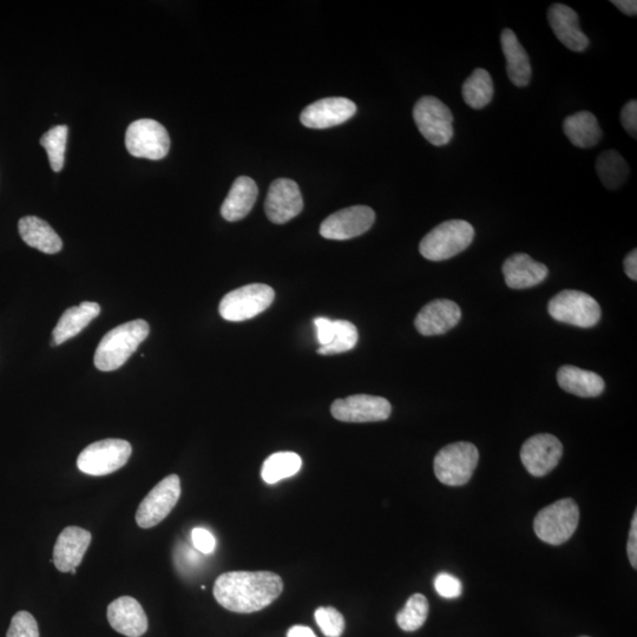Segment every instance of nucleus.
I'll list each match as a JSON object with an SVG mask.
<instances>
[{"label":"nucleus","instance_id":"40","mask_svg":"<svg viewBox=\"0 0 637 637\" xmlns=\"http://www.w3.org/2000/svg\"><path fill=\"white\" fill-rule=\"evenodd\" d=\"M628 556L630 564L633 568H637V512L635 511L632 528H630L629 540H628Z\"/></svg>","mask_w":637,"mask_h":637},{"label":"nucleus","instance_id":"33","mask_svg":"<svg viewBox=\"0 0 637 637\" xmlns=\"http://www.w3.org/2000/svg\"><path fill=\"white\" fill-rule=\"evenodd\" d=\"M69 129L67 126L51 128L42 136L41 144L47 150L50 166L59 173L64 167L65 149H67Z\"/></svg>","mask_w":637,"mask_h":637},{"label":"nucleus","instance_id":"12","mask_svg":"<svg viewBox=\"0 0 637 637\" xmlns=\"http://www.w3.org/2000/svg\"><path fill=\"white\" fill-rule=\"evenodd\" d=\"M391 412L389 400L369 394L338 399L331 406L332 416L345 423L383 422L390 418Z\"/></svg>","mask_w":637,"mask_h":637},{"label":"nucleus","instance_id":"9","mask_svg":"<svg viewBox=\"0 0 637 637\" xmlns=\"http://www.w3.org/2000/svg\"><path fill=\"white\" fill-rule=\"evenodd\" d=\"M413 118L426 140L433 146L443 147L453 137V115L448 105L436 97L420 98L413 109Z\"/></svg>","mask_w":637,"mask_h":637},{"label":"nucleus","instance_id":"8","mask_svg":"<svg viewBox=\"0 0 637 637\" xmlns=\"http://www.w3.org/2000/svg\"><path fill=\"white\" fill-rule=\"evenodd\" d=\"M548 311L556 321L581 328L594 327L601 319V306L589 294L567 290L550 300Z\"/></svg>","mask_w":637,"mask_h":637},{"label":"nucleus","instance_id":"31","mask_svg":"<svg viewBox=\"0 0 637 637\" xmlns=\"http://www.w3.org/2000/svg\"><path fill=\"white\" fill-rule=\"evenodd\" d=\"M429 615V601L422 594L412 595L397 615V623L404 632H416L424 626Z\"/></svg>","mask_w":637,"mask_h":637},{"label":"nucleus","instance_id":"39","mask_svg":"<svg viewBox=\"0 0 637 637\" xmlns=\"http://www.w3.org/2000/svg\"><path fill=\"white\" fill-rule=\"evenodd\" d=\"M315 330L320 346H327L334 338V321L327 318L314 319Z\"/></svg>","mask_w":637,"mask_h":637},{"label":"nucleus","instance_id":"19","mask_svg":"<svg viewBox=\"0 0 637 637\" xmlns=\"http://www.w3.org/2000/svg\"><path fill=\"white\" fill-rule=\"evenodd\" d=\"M107 616L110 626L124 636L141 637L147 633V614L134 597L122 596L111 602Z\"/></svg>","mask_w":637,"mask_h":637},{"label":"nucleus","instance_id":"3","mask_svg":"<svg viewBox=\"0 0 637 637\" xmlns=\"http://www.w3.org/2000/svg\"><path fill=\"white\" fill-rule=\"evenodd\" d=\"M475 238V229L469 222L450 220L441 223L425 235L419 252L426 260L445 261L468 248Z\"/></svg>","mask_w":637,"mask_h":637},{"label":"nucleus","instance_id":"24","mask_svg":"<svg viewBox=\"0 0 637 637\" xmlns=\"http://www.w3.org/2000/svg\"><path fill=\"white\" fill-rule=\"evenodd\" d=\"M501 44L503 54L507 59L509 80L516 87H527L531 80V65L527 51L518 41L515 32L510 29L503 30Z\"/></svg>","mask_w":637,"mask_h":637},{"label":"nucleus","instance_id":"5","mask_svg":"<svg viewBox=\"0 0 637 637\" xmlns=\"http://www.w3.org/2000/svg\"><path fill=\"white\" fill-rule=\"evenodd\" d=\"M478 461L479 452L474 444L458 442L438 452L433 469L439 482L449 487H462L474 475Z\"/></svg>","mask_w":637,"mask_h":637},{"label":"nucleus","instance_id":"29","mask_svg":"<svg viewBox=\"0 0 637 637\" xmlns=\"http://www.w3.org/2000/svg\"><path fill=\"white\" fill-rule=\"evenodd\" d=\"M301 466L302 459L298 453L277 452L262 465L261 477L267 484H275L297 475Z\"/></svg>","mask_w":637,"mask_h":637},{"label":"nucleus","instance_id":"38","mask_svg":"<svg viewBox=\"0 0 637 637\" xmlns=\"http://www.w3.org/2000/svg\"><path fill=\"white\" fill-rule=\"evenodd\" d=\"M621 123L627 133L636 139L637 135V102L629 101L621 111Z\"/></svg>","mask_w":637,"mask_h":637},{"label":"nucleus","instance_id":"13","mask_svg":"<svg viewBox=\"0 0 637 637\" xmlns=\"http://www.w3.org/2000/svg\"><path fill=\"white\" fill-rule=\"evenodd\" d=\"M376 213L367 206L348 207L334 213L321 223L320 234L328 240H350L370 231Z\"/></svg>","mask_w":637,"mask_h":637},{"label":"nucleus","instance_id":"43","mask_svg":"<svg viewBox=\"0 0 637 637\" xmlns=\"http://www.w3.org/2000/svg\"><path fill=\"white\" fill-rule=\"evenodd\" d=\"M287 637H317L310 627L294 626L288 630Z\"/></svg>","mask_w":637,"mask_h":637},{"label":"nucleus","instance_id":"22","mask_svg":"<svg viewBox=\"0 0 637 637\" xmlns=\"http://www.w3.org/2000/svg\"><path fill=\"white\" fill-rule=\"evenodd\" d=\"M258 186L251 177L241 176L233 183L228 196L221 207L222 218L229 222L240 221L251 213L256 199Z\"/></svg>","mask_w":637,"mask_h":637},{"label":"nucleus","instance_id":"16","mask_svg":"<svg viewBox=\"0 0 637 637\" xmlns=\"http://www.w3.org/2000/svg\"><path fill=\"white\" fill-rule=\"evenodd\" d=\"M357 113V105L344 97L323 98L302 111L300 121L310 129L340 126Z\"/></svg>","mask_w":637,"mask_h":637},{"label":"nucleus","instance_id":"36","mask_svg":"<svg viewBox=\"0 0 637 637\" xmlns=\"http://www.w3.org/2000/svg\"><path fill=\"white\" fill-rule=\"evenodd\" d=\"M435 589L444 599H457L462 595V582L457 577L442 573L436 577Z\"/></svg>","mask_w":637,"mask_h":637},{"label":"nucleus","instance_id":"30","mask_svg":"<svg viewBox=\"0 0 637 637\" xmlns=\"http://www.w3.org/2000/svg\"><path fill=\"white\" fill-rule=\"evenodd\" d=\"M596 172L603 186L617 189L626 182L629 175L628 163L616 150L604 151L596 161Z\"/></svg>","mask_w":637,"mask_h":637},{"label":"nucleus","instance_id":"4","mask_svg":"<svg viewBox=\"0 0 637 637\" xmlns=\"http://www.w3.org/2000/svg\"><path fill=\"white\" fill-rule=\"evenodd\" d=\"M580 521V510L574 499L564 498L538 512L534 529L541 541L561 545L575 534Z\"/></svg>","mask_w":637,"mask_h":637},{"label":"nucleus","instance_id":"26","mask_svg":"<svg viewBox=\"0 0 637 637\" xmlns=\"http://www.w3.org/2000/svg\"><path fill=\"white\" fill-rule=\"evenodd\" d=\"M100 314L101 306L96 302L85 301L80 306L68 308L52 333L54 344L62 345L65 341L76 337Z\"/></svg>","mask_w":637,"mask_h":637},{"label":"nucleus","instance_id":"42","mask_svg":"<svg viewBox=\"0 0 637 637\" xmlns=\"http://www.w3.org/2000/svg\"><path fill=\"white\" fill-rule=\"evenodd\" d=\"M617 9L630 17H635L637 12V3L635 0H613L612 2Z\"/></svg>","mask_w":637,"mask_h":637},{"label":"nucleus","instance_id":"2","mask_svg":"<svg viewBox=\"0 0 637 637\" xmlns=\"http://www.w3.org/2000/svg\"><path fill=\"white\" fill-rule=\"evenodd\" d=\"M146 320H134L105 334L95 353V366L103 372L120 369L149 336Z\"/></svg>","mask_w":637,"mask_h":637},{"label":"nucleus","instance_id":"17","mask_svg":"<svg viewBox=\"0 0 637 637\" xmlns=\"http://www.w3.org/2000/svg\"><path fill=\"white\" fill-rule=\"evenodd\" d=\"M462 319L461 308L448 299H437L424 306L415 320L417 331L425 337L441 336Z\"/></svg>","mask_w":637,"mask_h":637},{"label":"nucleus","instance_id":"25","mask_svg":"<svg viewBox=\"0 0 637 637\" xmlns=\"http://www.w3.org/2000/svg\"><path fill=\"white\" fill-rule=\"evenodd\" d=\"M18 231L26 245L45 254L62 251L63 241L47 221L37 216H25L19 220Z\"/></svg>","mask_w":637,"mask_h":637},{"label":"nucleus","instance_id":"20","mask_svg":"<svg viewBox=\"0 0 637 637\" xmlns=\"http://www.w3.org/2000/svg\"><path fill=\"white\" fill-rule=\"evenodd\" d=\"M548 21L555 36L564 47L582 52L589 47V38L580 28L577 13L564 4H554L548 11Z\"/></svg>","mask_w":637,"mask_h":637},{"label":"nucleus","instance_id":"23","mask_svg":"<svg viewBox=\"0 0 637 637\" xmlns=\"http://www.w3.org/2000/svg\"><path fill=\"white\" fill-rule=\"evenodd\" d=\"M557 382L562 390L582 398L599 397L606 389L599 374L571 365L562 366L558 370Z\"/></svg>","mask_w":637,"mask_h":637},{"label":"nucleus","instance_id":"21","mask_svg":"<svg viewBox=\"0 0 637 637\" xmlns=\"http://www.w3.org/2000/svg\"><path fill=\"white\" fill-rule=\"evenodd\" d=\"M503 274L505 282L512 290H525L540 285L547 279L549 269L528 254L518 253L504 262Z\"/></svg>","mask_w":637,"mask_h":637},{"label":"nucleus","instance_id":"14","mask_svg":"<svg viewBox=\"0 0 637 637\" xmlns=\"http://www.w3.org/2000/svg\"><path fill=\"white\" fill-rule=\"evenodd\" d=\"M562 455V443L549 433L529 438L521 450L524 468L535 477H543L553 471L560 463Z\"/></svg>","mask_w":637,"mask_h":637},{"label":"nucleus","instance_id":"35","mask_svg":"<svg viewBox=\"0 0 637 637\" xmlns=\"http://www.w3.org/2000/svg\"><path fill=\"white\" fill-rule=\"evenodd\" d=\"M6 637H39L38 623L28 612H18L12 617Z\"/></svg>","mask_w":637,"mask_h":637},{"label":"nucleus","instance_id":"34","mask_svg":"<svg viewBox=\"0 0 637 637\" xmlns=\"http://www.w3.org/2000/svg\"><path fill=\"white\" fill-rule=\"evenodd\" d=\"M315 621H317L321 632L327 637H340L345 630V619L336 608L321 607L315 610Z\"/></svg>","mask_w":637,"mask_h":637},{"label":"nucleus","instance_id":"11","mask_svg":"<svg viewBox=\"0 0 637 637\" xmlns=\"http://www.w3.org/2000/svg\"><path fill=\"white\" fill-rule=\"evenodd\" d=\"M181 497V481L177 475H170L156 485L143 499L136 512V523L142 529H150L160 524L175 508Z\"/></svg>","mask_w":637,"mask_h":637},{"label":"nucleus","instance_id":"41","mask_svg":"<svg viewBox=\"0 0 637 637\" xmlns=\"http://www.w3.org/2000/svg\"><path fill=\"white\" fill-rule=\"evenodd\" d=\"M623 265H625V271L628 277L636 281L637 280V251L636 249H634V251L630 252L627 255V258L625 259V262H623Z\"/></svg>","mask_w":637,"mask_h":637},{"label":"nucleus","instance_id":"6","mask_svg":"<svg viewBox=\"0 0 637 637\" xmlns=\"http://www.w3.org/2000/svg\"><path fill=\"white\" fill-rule=\"evenodd\" d=\"M131 452L130 443L123 439H104L87 446L78 456L77 466L85 475L107 476L122 469Z\"/></svg>","mask_w":637,"mask_h":637},{"label":"nucleus","instance_id":"15","mask_svg":"<svg viewBox=\"0 0 637 637\" xmlns=\"http://www.w3.org/2000/svg\"><path fill=\"white\" fill-rule=\"evenodd\" d=\"M267 218L275 225H284L304 209L300 188L290 179H279L269 187L265 203Z\"/></svg>","mask_w":637,"mask_h":637},{"label":"nucleus","instance_id":"32","mask_svg":"<svg viewBox=\"0 0 637 637\" xmlns=\"http://www.w3.org/2000/svg\"><path fill=\"white\" fill-rule=\"evenodd\" d=\"M359 339L357 327L350 321L336 320L334 321V338L332 343L327 346H320L318 353L320 356H331V354H339L353 350Z\"/></svg>","mask_w":637,"mask_h":637},{"label":"nucleus","instance_id":"44","mask_svg":"<svg viewBox=\"0 0 637 637\" xmlns=\"http://www.w3.org/2000/svg\"><path fill=\"white\" fill-rule=\"evenodd\" d=\"M582 637H588V636H582Z\"/></svg>","mask_w":637,"mask_h":637},{"label":"nucleus","instance_id":"10","mask_svg":"<svg viewBox=\"0 0 637 637\" xmlns=\"http://www.w3.org/2000/svg\"><path fill=\"white\" fill-rule=\"evenodd\" d=\"M129 153L140 159L162 160L169 153L170 139L161 123L149 118L131 123L126 134Z\"/></svg>","mask_w":637,"mask_h":637},{"label":"nucleus","instance_id":"28","mask_svg":"<svg viewBox=\"0 0 637 637\" xmlns=\"http://www.w3.org/2000/svg\"><path fill=\"white\" fill-rule=\"evenodd\" d=\"M463 100L472 109L487 107L494 98V82L491 75L485 69H476L462 88Z\"/></svg>","mask_w":637,"mask_h":637},{"label":"nucleus","instance_id":"18","mask_svg":"<svg viewBox=\"0 0 637 637\" xmlns=\"http://www.w3.org/2000/svg\"><path fill=\"white\" fill-rule=\"evenodd\" d=\"M91 540L93 536L88 530L80 527L65 528L59 534L54 548L52 561L56 568L62 573H71V570L80 567Z\"/></svg>","mask_w":637,"mask_h":637},{"label":"nucleus","instance_id":"27","mask_svg":"<svg viewBox=\"0 0 637 637\" xmlns=\"http://www.w3.org/2000/svg\"><path fill=\"white\" fill-rule=\"evenodd\" d=\"M563 131L575 147L582 149L595 147L603 135L599 121L589 111L568 116L563 122Z\"/></svg>","mask_w":637,"mask_h":637},{"label":"nucleus","instance_id":"37","mask_svg":"<svg viewBox=\"0 0 637 637\" xmlns=\"http://www.w3.org/2000/svg\"><path fill=\"white\" fill-rule=\"evenodd\" d=\"M194 547L201 554L210 555L214 553L216 547L215 537L208 530L195 528L192 533Z\"/></svg>","mask_w":637,"mask_h":637},{"label":"nucleus","instance_id":"7","mask_svg":"<svg viewBox=\"0 0 637 637\" xmlns=\"http://www.w3.org/2000/svg\"><path fill=\"white\" fill-rule=\"evenodd\" d=\"M275 293L272 287L253 284L238 288L222 298L219 312L223 319L240 323L253 319L273 304Z\"/></svg>","mask_w":637,"mask_h":637},{"label":"nucleus","instance_id":"1","mask_svg":"<svg viewBox=\"0 0 637 637\" xmlns=\"http://www.w3.org/2000/svg\"><path fill=\"white\" fill-rule=\"evenodd\" d=\"M282 590L284 582L271 571H231L215 581L214 597L229 612L251 614L271 606Z\"/></svg>","mask_w":637,"mask_h":637}]
</instances>
